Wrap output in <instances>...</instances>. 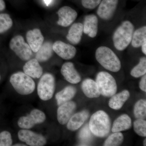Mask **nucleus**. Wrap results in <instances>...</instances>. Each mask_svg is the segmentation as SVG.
Segmentation results:
<instances>
[{
	"instance_id": "21",
	"label": "nucleus",
	"mask_w": 146,
	"mask_h": 146,
	"mask_svg": "<svg viewBox=\"0 0 146 146\" xmlns=\"http://www.w3.org/2000/svg\"><path fill=\"white\" fill-rule=\"evenodd\" d=\"M132 126L131 119L128 115H120L114 121L112 124V132H121L130 129Z\"/></svg>"
},
{
	"instance_id": "30",
	"label": "nucleus",
	"mask_w": 146,
	"mask_h": 146,
	"mask_svg": "<svg viewBox=\"0 0 146 146\" xmlns=\"http://www.w3.org/2000/svg\"><path fill=\"white\" fill-rule=\"evenodd\" d=\"M133 129L138 136H146V121L144 119H138L133 122Z\"/></svg>"
},
{
	"instance_id": "27",
	"label": "nucleus",
	"mask_w": 146,
	"mask_h": 146,
	"mask_svg": "<svg viewBox=\"0 0 146 146\" xmlns=\"http://www.w3.org/2000/svg\"><path fill=\"white\" fill-rule=\"evenodd\" d=\"M123 140V135L121 132H113L105 141L104 146H119L122 143Z\"/></svg>"
},
{
	"instance_id": "9",
	"label": "nucleus",
	"mask_w": 146,
	"mask_h": 146,
	"mask_svg": "<svg viewBox=\"0 0 146 146\" xmlns=\"http://www.w3.org/2000/svg\"><path fill=\"white\" fill-rule=\"evenodd\" d=\"M18 136L20 141L29 146H43L46 144L44 136L28 129H21L18 131Z\"/></svg>"
},
{
	"instance_id": "22",
	"label": "nucleus",
	"mask_w": 146,
	"mask_h": 146,
	"mask_svg": "<svg viewBox=\"0 0 146 146\" xmlns=\"http://www.w3.org/2000/svg\"><path fill=\"white\" fill-rule=\"evenodd\" d=\"M76 89L72 86H66L56 94L55 98L58 106H59L67 102L70 101L76 94Z\"/></svg>"
},
{
	"instance_id": "20",
	"label": "nucleus",
	"mask_w": 146,
	"mask_h": 146,
	"mask_svg": "<svg viewBox=\"0 0 146 146\" xmlns=\"http://www.w3.org/2000/svg\"><path fill=\"white\" fill-rule=\"evenodd\" d=\"M129 97L130 93L129 91L127 90H123L111 97L108 102V105L112 109L119 110L122 108Z\"/></svg>"
},
{
	"instance_id": "3",
	"label": "nucleus",
	"mask_w": 146,
	"mask_h": 146,
	"mask_svg": "<svg viewBox=\"0 0 146 146\" xmlns=\"http://www.w3.org/2000/svg\"><path fill=\"white\" fill-rule=\"evenodd\" d=\"M134 26L129 21H124L115 31L113 36L115 48L118 50H125L131 42Z\"/></svg>"
},
{
	"instance_id": "26",
	"label": "nucleus",
	"mask_w": 146,
	"mask_h": 146,
	"mask_svg": "<svg viewBox=\"0 0 146 146\" xmlns=\"http://www.w3.org/2000/svg\"><path fill=\"white\" fill-rule=\"evenodd\" d=\"M133 114L136 119H146V100L141 99L136 102L133 108Z\"/></svg>"
},
{
	"instance_id": "18",
	"label": "nucleus",
	"mask_w": 146,
	"mask_h": 146,
	"mask_svg": "<svg viewBox=\"0 0 146 146\" xmlns=\"http://www.w3.org/2000/svg\"><path fill=\"white\" fill-rule=\"evenodd\" d=\"M23 70L24 73L32 78H39L43 74V69L35 58L28 60L24 65Z\"/></svg>"
},
{
	"instance_id": "38",
	"label": "nucleus",
	"mask_w": 146,
	"mask_h": 146,
	"mask_svg": "<svg viewBox=\"0 0 146 146\" xmlns=\"http://www.w3.org/2000/svg\"><path fill=\"white\" fill-rule=\"evenodd\" d=\"M13 146H26V145H24V144H21V143H18V144H15V145H13Z\"/></svg>"
},
{
	"instance_id": "35",
	"label": "nucleus",
	"mask_w": 146,
	"mask_h": 146,
	"mask_svg": "<svg viewBox=\"0 0 146 146\" xmlns=\"http://www.w3.org/2000/svg\"><path fill=\"white\" fill-rule=\"evenodd\" d=\"M5 8V4L3 0H0V11L4 10Z\"/></svg>"
},
{
	"instance_id": "10",
	"label": "nucleus",
	"mask_w": 146,
	"mask_h": 146,
	"mask_svg": "<svg viewBox=\"0 0 146 146\" xmlns=\"http://www.w3.org/2000/svg\"><path fill=\"white\" fill-rule=\"evenodd\" d=\"M77 105L74 101L67 102L59 106L57 111L58 123L62 125L66 124L76 110Z\"/></svg>"
},
{
	"instance_id": "4",
	"label": "nucleus",
	"mask_w": 146,
	"mask_h": 146,
	"mask_svg": "<svg viewBox=\"0 0 146 146\" xmlns=\"http://www.w3.org/2000/svg\"><path fill=\"white\" fill-rule=\"evenodd\" d=\"M9 81L13 88L18 94L23 96L30 95L35 89V83L31 77L23 72L13 74Z\"/></svg>"
},
{
	"instance_id": "8",
	"label": "nucleus",
	"mask_w": 146,
	"mask_h": 146,
	"mask_svg": "<svg viewBox=\"0 0 146 146\" xmlns=\"http://www.w3.org/2000/svg\"><path fill=\"white\" fill-rule=\"evenodd\" d=\"M46 119V115L43 111L35 109L27 116L20 117L18 120V125L23 129H29L36 125L44 123Z\"/></svg>"
},
{
	"instance_id": "16",
	"label": "nucleus",
	"mask_w": 146,
	"mask_h": 146,
	"mask_svg": "<svg viewBox=\"0 0 146 146\" xmlns=\"http://www.w3.org/2000/svg\"><path fill=\"white\" fill-rule=\"evenodd\" d=\"M89 116V111L87 110H84L74 114L67 123V128L71 131L78 130L83 125Z\"/></svg>"
},
{
	"instance_id": "17",
	"label": "nucleus",
	"mask_w": 146,
	"mask_h": 146,
	"mask_svg": "<svg viewBox=\"0 0 146 146\" xmlns=\"http://www.w3.org/2000/svg\"><path fill=\"white\" fill-rule=\"evenodd\" d=\"M98 20L94 14L87 15L84 18L83 25V32L91 38L96 36L98 31Z\"/></svg>"
},
{
	"instance_id": "23",
	"label": "nucleus",
	"mask_w": 146,
	"mask_h": 146,
	"mask_svg": "<svg viewBox=\"0 0 146 146\" xmlns=\"http://www.w3.org/2000/svg\"><path fill=\"white\" fill-rule=\"evenodd\" d=\"M83 31L82 24L81 23L74 24L69 29L66 38L72 44H78L81 41Z\"/></svg>"
},
{
	"instance_id": "31",
	"label": "nucleus",
	"mask_w": 146,
	"mask_h": 146,
	"mask_svg": "<svg viewBox=\"0 0 146 146\" xmlns=\"http://www.w3.org/2000/svg\"><path fill=\"white\" fill-rule=\"evenodd\" d=\"M92 134L89 129V125L86 124L84 126L79 133V138L82 143H89L92 139Z\"/></svg>"
},
{
	"instance_id": "13",
	"label": "nucleus",
	"mask_w": 146,
	"mask_h": 146,
	"mask_svg": "<svg viewBox=\"0 0 146 146\" xmlns=\"http://www.w3.org/2000/svg\"><path fill=\"white\" fill-rule=\"evenodd\" d=\"M57 14L58 16V25L65 27L70 25L75 21L78 16L76 11L68 6L60 8L58 11Z\"/></svg>"
},
{
	"instance_id": "33",
	"label": "nucleus",
	"mask_w": 146,
	"mask_h": 146,
	"mask_svg": "<svg viewBox=\"0 0 146 146\" xmlns=\"http://www.w3.org/2000/svg\"><path fill=\"white\" fill-rule=\"evenodd\" d=\"M102 0H82V4L84 8L88 9H94L96 7Z\"/></svg>"
},
{
	"instance_id": "5",
	"label": "nucleus",
	"mask_w": 146,
	"mask_h": 146,
	"mask_svg": "<svg viewBox=\"0 0 146 146\" xmlns=\"http://www.w3.org/2000/svg\"><path fill=\"white\" fill-rule=\"evenodd\" d=\"M96 82L100 95L106 97H111L116 94L117 86L114 77L109 73L101 72L98 73Z\"/></svg>"
},
{
	"instance_id": "29",
	"label": "nucleus",
	"mask_w": 146,
	"mask_h": 146,
	"mask_svg": "<svg viewBox=\"0 0 146 146\" xmlns=\"http://www.w3.org/2000/svg\"><path fill=\"white\" fill-rule=\"evenodd\" d=\"M13 25V21L9 14H0V33L7 31L11 28Z\"/></svg>"
},
{
	"instance_id": "12",
	"label": "nucleus",
	"mask_w": 146,
	"mask_h": 146,
	"mask_svg": "<svg viewBox=\"0 0 146 146\" xmlns=\"http://www.w3.org/2000/svg\"><path fill=\"white\" fill-rule=\"evenodd\" d=\"M54 52L61 58L70 60L75 56L76 49L72 45L60 41H57L52 45Z\"/></svg>"
},
{
	"instance_id": "25",
	"label": "nucleus",
	"mask_w": 146,
	"mask_h": 146,
	"mask_svg": "<svg viewBox=\"0 0 146 146\" xmlns=\"http://www.w3.org/2000/svg\"><path fill=\"white\" fill-rule=\"evenodd\" d=\"M146 40V27H141L134 32L131 39V45L135 48L141 47L143 42Z\"/></svg>"
},
{
	"instance_id": "15",
	"label": "nucleus",
	"mask_w": 146,
	"mask_h": 146,
	"mask_svg": "<svg viewBox=\"0 0 146 146\" xmlns=\"http://www.w3.org/2000/svg\"><path fill=\"white\" fill-rule=\"evenodd\" d=\"M60 72L65 79L70 83L76 84L81 81V76L72 62L64 63L61 67Z\"/></svg>"
},
{
	"instance_id": "24",
	"label": "nucleus",
	"mask_w": 146,
	"mask_h": 146,
	"mask_svg": "<svg viewBox=\"0 0 146 146\" xmlns=\"http://www.w3.org/2000/svg\"><path fill=\"white\" fill-rule=\"evenodd\" d=\"M53 44L50 41L43 43L42 46L37 51L35 55V58L39 62H46L50 58L53 54Z\"/></svg>"
},
{
	"instance_id": "1",
	"label": "nucleus",
	"mask_w": 146,
	"mask_h": 146,
	"mask_svg": "<svg viewBox=\"0 0 146 146\" xmlns=\"http://www.w3.org/2000/svg\"><path fill=\"white\" fill-rule=\"evenodd\" d=\"M89 126L91 133L94 136L104 138L108 136L110 131L111 120L106 112L99 110L91 116Z\"/></svg>"
},
{
	"instance_id": "32",
	"label": "nucleus",
	"mask_w": 146,
	"mask_h": 146,
	"mask_svg": "<svg viewBox=\"0 0 146 146\" xmlns=\"http://www.w3.org/2000/svg\"><path fill=\"white\" fill-rule=\"evenodd\" d=\"M13 140L10 132L7 131L0 133V146L12 145Z\"/></svg>"
},
{
	"instance_id": "7",
	"label": "nucleus",
	"mask_w": 146,
	"mask_h": 146,
	"mask_svg": "<svg viewBox=\"0 0 146 146\" xmlns=\"http://www.w3.org/2000/svg\"><path fill=\"white\" fill-rule=\"evenodd\" d=\"M9 47L22 60L28 61L32 57V51L21 35H16L13 37L9 43Z\"/></svg>"
},
{
	"instance_id": "37",
	"label": "nucleus",
	"mask_w": 146,
	"mask_h": 146,
	"mask_svg": "<svg viewBox=\"0 0 146 146\" xmlns=\"http://www.w3.org/2000/svg\"><path fill=\"white\" fill-rule=\"evenodd\" d=\"M52 0H44V2L47 6L50 5L52 2Z\"/></svg>"
},
{
	"instance_id": "19",
	"label": "nucleus",
	"mask_w": 146,
	"mask_h": 146,
	"mask_svg": "<svg viewBox=\"0 0 146 146\" xmlns=\"http://www.w3.org/2000/svg\"><path fill=\"white\" fill-rule=\"evenodd\" d=\"M81 89L85 96L89 98H98L100 96L96 82L91 79L84 80L82 83Z\"/></svg>"
},
{
	"instance_id": "2",
	"label": "nucleus",
	"mask_w": 146,
	"mask_h": 146,
	"mask_svg": "<svg viewBox=\"0 0 146 146\" xmlns=\"http://www.w3.org/2000/svg\"><path fill=\"white\" fill-rule=\"evenodd\" d=\"M96 58L98 62L108 70L117 72L121 69V65L119 59L108 47H99L96 50Z\"/></svg>"
},
{
	"instance_id": "40",
	"label": "nucleus",
	"mask_w": 146,
	"mask_h": 146,
	"mask_svg": "<svg viewBox=\"0 0 146 146\" xmlns=\"http://www.w3.org/2000/svg\"><path fill=\"white\" fill-rule=\"evenodd\" d=\"M1 76H0V80H1Z\"/></svg>"
},
{
	"instance_id": "28",
	"label": "nucleus",
	"mask_w": 146,
	"mask_h": 146,
	"mask_svg": "<svg viewBox=\"0 0 146 146\" xmlns=\"http://www.w3.org/2000/svg\"><path fill=\"white\" fill-rule=\"evenodd\" d=\"M146 73V58L143 57L140 59L139 63L131 71V75L133 77L138 78L143 76Z\"/></svg>"
},
{
	"instance_id": "11",
	"label": "nucleus",
	"mask_w": 146,
	"mask_h": 146,
	"mask_svg": "<svg viewBox=\"0 0 146 146\" xmlns=\"http://www.w3.org/2000/svg\"><path fill=\"white\" fill-rule=\"evenodd\" d=\"M118 3V0H102L99 4L97 14L104 20H109L114 15Z\"/></svg>"
},
{
	"instance_id": "14",
	"label": "nucleus",
	"mask_w": 146,
	"mask_h": 146,
	"mask_svg": "<svg viewBox=\"0 0 146 146\" xmlns=\"http://www.w3.org/2000/svg\"><path fill=\"white\" fill-rule=\"evenodd\" d=\"M26 38L28 44L34 52H37L44 43V36L40 30L38 29H35L28 31Z\"/></svg>"
},
{
	"instance_id": "34",
	"label": "nucleus",
	"mask_w": 146,
	"mask_h": 146,
	"mask_svg": "<svg viewBox=\"0 0 146 146\" xmlns=\"http://www.w3.org/2000/svg\"><path fill=\"white\" fill-rule=\"evenodd\" d=\"M139 87L140 89L143 92H146V75H144L141 79L139 83Z\"/></svg>"
},
{
	"instance_id": "36",
	"label": "nucleus",
	"mask_w": 146,
	"mask_h": 146,
	"mask_svg": "<svg viewBox=\"0 0 146 146\" xmlns=\"http://www.w3.org/2000/svg\"><path fill=\"white\" fill-rule=\"evenodd\" d=\"M142 47V50L143 52L145 55L146 54V40L143 42L142 45L141 46Z\"/></svg>"
},
{
	"instance_id": "39",
	"label": "nucleus",
	"mask_w": 146,
	"mask_h": 146,
	"mask_svg": "<svg viewBox=\"0 0 146 146\" xmlns=\"http://www.w3.org/2000/svg\"><path fill=\"white\" fill-rule=\"evenodd\" d=\"M143 145L144 146H146V139H145V140H144Z\"/></svg>"
},
{
	"instance_id": "6",
	"label": "nucleus",
	"mask_w": 146,
	"mask_h": 146,
	"mask_svg": "<svg viewBox=\"0 0 146 146\" xmlns=\"http://www.w3.org/2000/svg\"><path fill=\"white\" fill-rule=\"evenodd\" d=\"M41 77L37 85V94L40 99L48 100L52 98L54 93V77L50 73H46Z\"/></svg>"
}]
</instances>
